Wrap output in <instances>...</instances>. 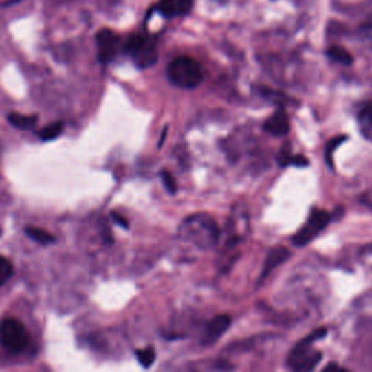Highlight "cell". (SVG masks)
Here are the masks:
<instances>
[{"instance_id":"obj_3","label":"cell","mask_w":372,"mask_h":372,"mask_svg":"<svg viewBox=\"0 0 372 372\" xmlns=\"http://www.w3.org/2000/svg\"><path fill=\"white\" fill-rule=\"evenodd\" d=\"M326 331H327L326 329L316 330L310 336H307L304 340H301L297 346H295L288 358V364L292 369L310 371L316 368V365L320 362V359H322V353L314 352L311 349V344L322 339L326 335Z\"/></svg>"},{"instance_id":"obj_19","label":"cell","mask_w":372,"mask_h":372,"mask_svg":"<svg viewBox=\"0 0 372 372\" xmlns=\"http://www.w3.org/2000/svg\"><path fill=\"white\" fill-rule=\"evenodd\" d=\"M359 36L362 38V41L372 45V17L368 18L361 27H359Z\"/></svg>"},{"instance_id":"obj_12","label":"cell","mask_w":372,"mask_h":372,"mask_svg":"<svg viewBox=\"0 0 372 372\" xmlns=\"http://www.w3.org/2000/svg\"><path fill=\"white\" fill-rule=\"evenodd\" d=\"M8 121L19 128V130H31L38 122V117L36 115H22V113H17L12 112L8 115Z\"/></svg>"},{"instance_id":"obj_13","label":"cell","mask_w":372,"mask_h":372,"mask_svg":"<svg viewBox=\"0 0 372 372\" xmlns=\"http://www.w3.org/2000/svg\"><path fill=\"white\" fill-rule=\"evenodd\" d=\"M25 233H27V236H30L32 240L41 243V245H51V243L56 241V237L53 234L38 227H27L25 228Z\"/></svg>"},{"instance_id":"obj_22","label":"cell","mask_w":372,"mask_h":372,"mask_svg":"<svg viewBox=\"0 0 372 372\" xmlns=\"http://www.w3.org/2000/svg\"><path fill=\"white\" fill-rule=\"evenodd\" d=\"M111 217H112V220H113L115 223H117L118 226H121V227H124V228H128V227H130V224H128V220H127V218H125V217H122L121 214H118V212H112V214H111Z\"/></svg>"},{"instance_id":"obj_20","label":"cell","mask_w":372,"mask_h":372,"mask_svg":"<svg viewBox=\"0 0 372 372\" xmlns=\"http://www.w3.org/2000/svg\"><path fill=\"white\" fill-rule=\"evenodd\" d=\"M162 181H163L166 189H168V192H171V194H175V192L177 190V185H176V181H175V177L172 176V173L163 171L162 172Z\"/></svg>"},{"instance_id":"obj_9","label":"cell","mask_w":372,"mask_h":372,"mask_svg":"<svg viewBox=\"0 0 372 372\" xmlns=\"http://www.w3.org/2000/svg\"><path fill=\"white\" fill-rule=\"evenodd\" d=\"M265 131L275 137H284L289 133V118L284 109H278L265 121Z\"/></svg>"},{"instance_id":"obj_2","label":"cell","mask_w":372,"mask_h":372,"mask_svg":"<svg viewBox=\"0 0 372 372\" xmlns=\"http://www.w3.org/2000/svg\"><path fill=\"white\" fill-rule=\"evenodd\" d=\"M169 80L182 89H194L204 79L201 64L190 57H177L168 66Z\"/></svg>"},{"instance_id":"obj_11","label":"cell","mask_w":372,"mask_h":372,"mask_svg":"<svg viewBox=\"0 0 372 372\" xmlns=\"http://www.w3.org/2000/svg\"><path fill=\"white\" fill-rule=\"evenodd\" d=\"M289 258V250L287 248H275L271 252H269L266 262H265V267H263V274L262 278H265L269 272L272 271V269L278 267L281 263H284L287 259Z\"/></svg>"},{"instance_id":"obj_17","label":"cell","mask_w":372,"mask_h":372,"mask_svg":"<svg viewBox=\"0 0 372 372\" xmlns=\"http://www.w3.org/2000/svg\"><path fill=\"white\" fill-rule=\"evenodd\" d=\"M135 355H137L138 362H140L141 365H143L144 368H150L153 364H155L156 352H155V349H153V348H146V349L137 351Z\"/></svg>"},{"instance_id":"obj_15","label":"cell","mask_w":372,"mask_h":372,"mask_svg":"<svg viewBox=\"0 0 372 372\" xmlns=\"http://www.w3.org/2000/svg\"><path fill=\"white\" fill-rule=\"evenodd\" d=\"M327 56L333 61L340 63V64H351L353 61L352 56L344 48H342V47H331V48H329Z\"/></svg>"},{"instance_id":"obj_5","label":"cell","mask_w":372,"mask_h":372,"mask_svg":"<svg viewBox=\"0 0 372 372\" xmlns=\"http://www.w3.org/2000/svg\"><path fill=\"white\" fill-rule=\"evenodd\" d=\"M0 343L10 353H21L27 349L30 335L17 318H5L0 322Z\"/></svg>"},{"instance_id":"obj_18","label":"cell","mask_w":372,"mask_h":372,"mask_svg":"<svg viewBox=\"0 0 372 372\" xmlns=\"http://www.w3.org/2000/svg\"><path fill=\"white\" fill-rule=\"evenodd\" d=\"M12 275H14V266L6 258L0 256V287L6 284Z\"/></svg>"},{"instance_id":"obj_23","label":"cell","mask_w":372,"mask_h":372,"mask_svg":"<svg viewBox=\"0 0 372 372\" xmlns=\"http://www.w3.org/2000/svg\"><path fill=\"white\" fill-rule=\"evenodd\" d=\"M0 234H2V232H0Z\"/></svg>"},{"instance_id":"obj_7","label":"cell","mask_w":372,"mask_h":372,"mask_svg":"<svg viewBox=\"0 0 372 372\" xmlns=\"http://www.w3.org/2000/svg\"><path fill=\"white\" fill-rule=\"evenodd\" d=\"M120 38L111 30H102L96 35L98 57L102 63H109L117 56Z\"/></svg>"},{"instance_id":"obj_8","label":"cell","mask_w":372,"mask_h":372,"mask_svg":"<svg viewBox=\"0 0 372 372\" xmlns=\"http://www.w3.org/2000/svg\"><path fill=\"white\" fill-rule=\"evenodd\" d=\"M230 325H232V318H230L228 314H220V316L214 317L211 322L207 325V327H205L202 343L205 346H210V344L215 343L228 330Z\"/></svg>"},{"instance_id":"obj_6","label":"cell","mask_w":372,"mask_h":372,"mask_svg":"<svg viewBox=\"0 0 372 372\" xmlns=\"http://www.w3.org/2000/svg\"><path fill=\"white\" fill-rule=\"evenodd\" d=\"M331 217L329 212L322 210H314L309 218V221L300 230V232L294 236L292 243L295 246H305L313 241L330 223Z\"/></svg>"},{"instance_id":"obj_16","label":"cell","mask_w":372,"mask_h":372,"mask_svg":"<svg viewBox=\"0 0 372 372\" xmlns=\"http://www.w3.org/2000/svg\"><path fill=\"white\" fill-rule=\"evenodd\" d=\"M358 117H359V124H361L364 131L372 130V102H368V104L364 105V108L359 111Z\"/></svg>"},{"instance_id":"obj_10","label":"cell","mask_w":372,"mask_h":372,"mask_svg":"<svg viewBox=\"0 0 372 372\" xmlns=\"http://www.w3.org/2000/svg\"><path fill=\"white\" fill-rule=\"evenodd\" d=\"M192 0H160L157 10L164 18H179L189 14Z\"/></svg>"},{"instance_id":"obj_1","label":"cell","mask_w":372,"mask_h":372,"mask_svg":"<svg viewBox=\"0 0 372 372\" xmlns=\"http://www.w3.org/2000/svg\"><path fill=\"white\" fill-rule=\"evenodd\" d=\"M182 236L201 249L214 246L218 240V227L210 215L195 214L188 217L181 227Z\"/></svg>"},{"instance_id":"obj_14","label":"cell","mask_w":372,"mask_h":372,"mask_svg":"<svg viewBox=\"0 0 372 372\" xmlns=\"http://www.w3.org/2000/svg\"><path fill=\"white\" fill-rule=\"evenodd\" d=\"M63 128H64V124L61 121H57V122H53V124L44 127L43 130L38 133V135H40V138L44 141L54 140L63 133Z\"/></svg>"},{"instance_id":"obj_4","label":"cell","mask_w":372,"mask_h":372,"mask_svg":"<svg viewBox=\"0 0 372 372\" xmlns=\"http://www.w3.org/2000/svg\"><path fill=\"white\" fill-rule=\"evenodd\" d=\"M125 51L140 69H149L157 61L156 43L146 35L135 34L128 38Z\"/></svg>"},{"instance_id":"obj_21","label":"cell","mask_w":372,"mask_h":372,"mask_svg":"<svg viewBox=\"0 0 372 372\" xmlns=\"http://www.w3.org/2000/svg\"><path fill=\"white\" fill-rule=\"evenodd\" d=\"M342 141H344V138L343 137H339V138H335V140H331L330 141V143H329V146H327V153H326V156H327V162H329V164L331 166V162H330V156H331V153L333 151H335V149L342 143Z\"/></svg>"}]
</instances>
